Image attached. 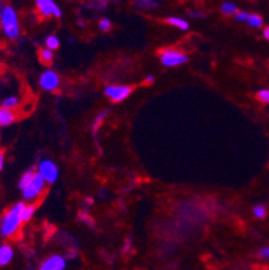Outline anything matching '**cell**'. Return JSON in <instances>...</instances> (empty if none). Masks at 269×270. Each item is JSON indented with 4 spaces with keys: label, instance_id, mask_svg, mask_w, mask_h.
Masks as SVG:
<instances>
[{
    "label": "cell",
    "instance_id": "6da1fadb",
    "mask_svg": "<svg viewBox=\"0 0 269 270\" xmlns=\"http://www.w3.org/2000/svg\"><path fill=\"white\" fill-rule=\"evenodd\" d=\"M26 203L19 202L14 204L10 210L3 215L0 221V235L2 237H12L19 231L22 226V211H23Z\"/></svg>",
    "mask_w": 269,
    "mask_h": 270
},
{
    "label": "cell",
    "instance_id": "7a4b0ae2",
    "mask_svg": "<svg viewBox=\"0 0 269 270\" xmlns=\"http://www.w3.org/2000/svg\"><path fill=\"white\" fill-rule=\"evenodd\" d=\"M0 24H2V30H3L4 35L10 38V39H15L20 35L19 19H18V14H16L15 8L12 6H4Z\"/></svg>",
    "mask_w": 269,
    "mask_h": 270
},
{
    "label": "cell",
    "instance_id": "3957f363",
    "mask_svg": "<svg viewBox=\"0 0 269 270\" xmlns=\"http://www.w3.org/2000/svg\"><path fill=\"white\" fill-rule=\"evenodd\" d=\"M159 60L166 68H176L189 62V56L176 48H164L159 52Z\"/></svg>",
    "mask_w": 269,
    "mask_h": 270
},
{
    "label": "cell",
    "instance_id": "277c9868",
    "mask_svg": "<svg viewBox=\"0 0 269 270\" xmlns=\"http://www.w3.org/2000/svg\"><path fill=\"white\" fill-rule=\"evenodd\" d=\"M36 172L43 178L46 184L56 183L57 180H58V176H60V171H58L57 164L50 159L40 160L39 163H38V170H36Z\"/></svg>",
    "mask_w": 269,
    "mask_h": 270
},
{
    "label": "cell",
    "instance_id": "5b68a950",
    "mask_svg": "<svg viewBox=\"0 0 269 270\" xmlns=\"http://www.w3.org/2000/svg\"><path fill=\"white\" fill-rule=\"evenodd\" d=\"M133 88L128 85H108L104 89V94L111 99L112 102H121L124 99H127L132 94Z\"/></svg>",
    "mask_w": 269,
    "mask_h": 270
},
{
    "label": "cell",
    "instance_id": "8992f818",
    "mask_svg": "<svg viewBox=\"0 0 269 270\" xmlns=\"http://www.w3.org/2000/svg\"><path fill=\"white\" fill-rule=\"evenodd\" d=\"M44 187H46L44 179L38 172H35V175L32 178L31 183L22 191V192H23V198L26 199V200H28V202H30V200H35V199L43 192Z\"/></svg>",
    "mask_w": 269,
    "mask_h": 270
},
{
    "label": "cell",
    "instance_id": "52a82bcc",
    "mask_svg": "<svg viewBox=\"0 0 269 270\" xmlns=\"http://www.w3.org/2000/svg\"><path fill=\"white\" fill-rule=\"evenodd\" d=\"M35 6L38 12H39L42 16H44V18H49V16L61 18V16H62L61 8L58 7V4L54 3L53 0H38Z\"/></svg>",
    "mask_w": 269,
    "mask_h": 270
},
{
    "label": "cell",
    "instance_id": "ba28073f",
    "mask_svg": "<svg viewBox=\"0 0 269 270\" xmlns=\"http://www.w3.org/2000/svg\"><path fill=\"white\" fill-rule=\"evenodd\" d=\"M61 84L60 76L53 70H46L42 73V76L39 78V85L40 88L46 91H54L58 89Z\"/></svg>",
    "mask_w": 269,
    "mask_h": 270
},
{
    "label": "cell",
    "instance_id": "9c48e42d",
    "mask_svg": "<svg viewBox=\"0 0 269 270\" xmlns=\"http://www.w3.org/2000/svg\"><path fill=\"white\" fill-rule=\"evenodd\" d=\"M67 266L66 258L61 254L50 255L39 265V270H65Z\"/></svg>",
    "mask_w": 269,
    "mask_h": 270
},
{
    "label": "cell",
    "instance_id": "30bf717a",
    "mask_svg": "<svg viewBox=\"0 0 269 270\" xmlns=\"http://www.w3.org/2000/svg\"><path fill=\"white\" fill-rule=\"evenodd\" d=\"M16 115L15 112L11 109H6V107L0 106V127H8L12 123H15Z\"/></svg>",
    "mask_w": 269,
    "mask_h": 270
},
{
    "label": "cell",
    "instance_id": "8fae6325",
    "mask_svg": "<svg viewBox=\"0 0 269 270\" xmlns=\"http://www.w3.org/2000/svg\"><path fill=\"white\" fill-rule=\"evenodd\" d=\"M14 258V249L10 245L0 246V266H7Z\"/></svg>",
    "mask_w": 269,
    "mask_h": 270
},
{
    "label": "cell",
    "instance_id": "7c38bea8",
    "mask_svg": "<svg viewBox=\"0 0 269 270\" xmlns=\"http://www.w3.org/2000/svg\"><path fill=\"white\" fill-rule=\"evenodd\" d=\"M166 22L168 24H171V26L179 28L181 31H187L189 27H190L189 22H187L186 19H183V18H179V16H170V18H166Z\"/></svg>",
    "mask_w": 269,
    "mask_h": 270
},
{
    "label": "cell",
    "instance_id": "4fadbf2b",
    "mask_svg": "<svg viewBox=\"0 0 269 270\" xmlns=\"http://www.w3.org/2000/svg\"><path fill=\"white\" fill-rule=\"evenodd\" d=\"M133 6L138 10H144V11H151V10H155L160 6V3L158 2H154V0H136L133 2Z\"/></svg>",
    "mask_w": 269,
    "mask_h": 270
},
{
    "label": "cell",
    "instance_id": "5bb4252c",
    "mask_svg": "<svg viewBox=\"0 0 269 270\" xmlns=\"http://www.w3.org/2000/svg\"><path fill=\"white\" fill-rule=\"evenodd\" d=\"M108 113H109V111H101L99 115L96 116L95 121H93V124H92V133H93L95 136L97 135V132L100 131V128L103 127L104 120L107 119Z\"/></svg>",
    "mask_w": 269,
    "mask_h": 270
},
{
    "label": "cell",
    "instance_id": "9a60e30c",
    "mask_svg": "<svg viewBox=\"0 0 269 270\" xmlns=\"http://www.w3.org/2000/svg\"><path fill=\"white\" fill-rule=\"evenodd\" d=\"M36 203H28V204H26L23 208V211H22V222H28L30 219L34 217V214H35L36 211Z\"/></svg>",
    "mask_w": 269,
    "mask_h": 270
},
{
    "label": "cell",
    "instance_id": "2e32d148",
    "mask_svg": "<svg viewBox=\"0 0 269 270\" xmlns=\"http://www.w3.org/2000/svg\"><path fill=\"white\" fill-rule=\"evenodd\" d=\"M35 172L36 171H34V170H28V171L24 172L23 175H22V178H20V180H19V188H20V190L23 191L24 188H26V187H27L28 184H30V183H31L32 178H34V175H35Z\"/></svg>",
    "mask_w": 269,
    "mask_h": 270
},
{
    "label": "cell",
    "instance_id": "e0dca14e",
    "mask_svg": "<svg viewBox=\"0 0 269 270\" xmlns=\"http://www.w3.org/2000/svg\"><path fill=\"white\" fill-rule=\"evenodd\" d=\"M221 12L226 16L236 15L238 12V7L234 3H232V2H225V3H222L221 6Z\"/></svg>",
    "mask_w": 269,
    "mask_h": 270
},
{
    "label": "cell",
    "instance_id": "ac0fdd59",
    "mask_svg": "<svg viewBox=\"0 0 269 270\" xmlns=\"http://www.w3.org/2000/svg\"><path fill=\"white\" fill-rule=\"evenodd\" d=\"M38 57H39V60L43 62V64L49 65L53 62V58H54V52L52 50H49V48H40L39 52H38Z\"/></svg>",
    "mask_w": 269,
    "mask_h": 270
},
{
    "label": "cell",
    "instance_id": "d6986e66",
    "mask_svg": "<svg viewBox=\"0 0 269 270\" xmlns=\"http://www.w3.org/2000/svg\"><path fill=\"white\" fill-rule=\"evenodd\" d=\"M18 106H19V98H18V97H15V95H11V97L4 98L3 102H2V107H6V109H11V111H14V109Z\"/></svg>",
    "mask_w": 269,
    "mask_h": 270
},
{
    "label": "cell",
    "instance_id": "ffe728a7",
    "mask_svg": "<svg viewBox=\"0 0 269 270\" xmlns=\"http://www.w3.org/2000/svg\"><path fill=\"white\" fill-rule=\"evenodd\" d=\"M60 46H61V40L58 36L50 35L46 38V48H49V50L54 51V50H58Z\"/></svg>",
    "mask_w": 269,
    "mask_h": 270
},
{
    "label": "cell",
    "instance_id": "44dd1931",
    "mask_svg": "<svg viewBox=\"0 0 269 270\" xmlns=\"http://www.w3.org/2000/svg\"><path fill=\"white\" fill-rule=\"evenodd\" d=\"M248 24H249L250 27L258 28V27H262L264 20H262L261 16L257 15V14H250L249 19H248Z\"/></svg>",
    "mask_w": 269,
    "mask_h": 270
},
{
    "label": "cell",
    "instance_id": "7402d4cb",
    "mask_svg": "<svg viewBox=\"0 0 269 270\" xmlns=\"http://www.w3.org/2000/svg\"><path fill=\"white\" fill-rule=\"evenodd\" d=\"M78 219L79 221H82V223H86L87 226L93 227V225H95V221L92 219V217L89 215V212H87V211H79Z\"/></svg>",
    "mask_w": 269,
    "mask_h": 270
},
{
    "label": "cell",
    "instance_id": "603a6c76",
    "mask_svg": "<svg viewBox=\"0 0 269 270\" xmlns=\"http://www.w3.org/2000/svg\"><path fill=\"white\" fill-rule=\"evenodd\" d=\"M253 215L257 219H264L266 217V208L262 204H257L253 207Z\"/></svg>",
    "mask_w": 269,
    "mask_h": 270
},
{
    "label": "cell",
    "instance_id": "cb8c5ba5",
    "mask_svg": "<svg viewBox=\"0 0 269 270\" xmlns=\"http://www.w3.org/2000/svg\"><path fill=\"white\" fill-rule=\"evenodd\" d=\"M256 98L262 103H269V89H261L256 93Z\"/></svg>",
    "mask_w": 269,
    "mask_h": 270
},
{
    "label": "cell",
    "instance_id": "d4e9b609",
    "mask_svg": "<svg viewBox=\"0 0 269 270\" xmlns=\"http://www.w3.org/2000/svg\"><path fill=\"white\" fill-rule=\"evenodd\" d=\"M111 28H112V23H111V20L108 19V18H103V19H100V22H99L100 31L107 32V31H109Z\"/></svg>",
    "mask_w": 269,
    "mask_h": 270
},
{
    "label": "cell",
    "instance_id": "484cf974",
    "mask_svg": "<svg viewBox=\"0 0 269 270\" xmlns=\"http://www.w3.org/2000/svg\"><path fill=\"white\" fill-rule=\"evenodd\" d=\"M250 14H248V12H244V11H238L236 15H234V19L237 20V22H248V19H249Z\"/></svg>",
    "mask_w": 269,
    "mask_h": 270
},
{
    "label": "cell",
    "instance_id": "4316f807",
    "mask_svg": "<svg viewBox=\"0 0 269 270\" xmlns=\"http://www.w3.org/2000/svg\"><path fill=\"white\" fill-rule=\"evenodd\" d=\"M257 255L262 259H268L269 258V246L261 247V249L257 251Z\"/></svg>",
    "mask_w": 269,
    "mask_h": 270
},
{
    "label": "cell",
    "instance_id": "83f0119b",
    "mask_svg": "<svg viewBox=\"0 0 269 270\" xmlns=\"http://www.w3.org/2000/svg\"><path fill=\"white\" fill-rule=\"evenodd\" d=\"M155 82V76H152V74H150V76H147L146 78H144V84L146 85H152Z\"/></svg>",
    "mask_w": 269,
    "mask_h": 270
},
{
    "label": "cell",
    "instance_id": "f1b7e54d",
    "mask_svg": "<svg viewBox=\"0 0 269 270\" xmlns=\"http://www.w3.org/2000/svg\"><path fill=\"white\" fill-rule=\"evenodd\" d=\"M131 245H132L131 238H128L127 241H125V243H124V249H123V250H124V251H128V250H129V249H131Z\"/></svg>",
    "mask_w": 269,
    "mask_h": 270
},
{
    "label": "cell",
    "instance_id": "f546056e",
    "mask_svg": "<svg viewBox=\"0 0 269 270\" xmlns=\"http://www.w3.org/2000/svg\"><path fill=\"white\" fill-rule=\"evenodd\" d=\"M3 166H4V153L3 152H0V171L3 170Z\"/></svg>",
    "mask_w": 269,
    "mask_h": 270
},
{
    "label": "cell",
    "instance_id": "4dcf8cb0",
    "mask_svg": "<svg viewBox=\"0 0 269 270\" xmlns=\"http://www.w3.org/2000/svg\"><path fill=\"white\" fill-rule=\"evenodd\" d=\"M262 36H264L265 39L269 40V27L264 28V31H262Z\"/></svg>",
    "mask_w": 269,
    "mask_h": 270
},
{
    "label": "cell",
    "instance_id": "1f68e13d",
    "mask_svg": "<svg viewBox=\"0 0 269 270\" xmlns=\"http://www.w3.org/2000/svg\"><path fill=\"white\" fill-rule=\"evenodd\" d=\"M189 15L194 16V18H199V16H203L201 12H195V11H189Z\"/></svg>",
    "mask_w": 269,
    "mask_h": 270
},
{
    "label": "cell",
    "instance_id": "d6a6232c",
    "mask_svg": "<svg viewBox=\"0 0 269 270\" xmlns=\"http://www.w3.org/2000/svg\"><path fill=\"white\" fill-rule=\"evenodd\" d=\"M85 203H86L87 206H92V204H93V198H85Z\"/></svg>",
    "mask_w": 269,
    "mask_h": 270
},
{
    "label": "cell",
    "instance_id": "836d02e7",
    "mask_svg": "<svg viewBox=\"0 0 269 270\" xmlns=\"http://www.w3.org/2000/svg\"><path fill=\"white\" fill-rule=\"evenodd\" d=\"M3 10H4V6H3V3L0 2V20H2V15H3Z\"/></svg>",
    "mask_w": 269,
    "mask_h": 270
},
{
    "label": "cell",
    "instance_id": "e575fe53",
    "mask_svg": "<svg viewBox=\"0 0 269 270\" xmlns=\"http://www.w3.org/2000/svg\"><path fill=\"white\" fill-rule=\"evenodd\" d=\"M0 73H2V66H0Z\"/></svg>",
    "mask_w": 269,
    "mask_h": 270
},
{
    "label": "cell",
    "instance_id": "d590c367",
    "mask_svg": "<svg viewBox=\"0 0 269 270\" xmlns=\"http://www.w3.org/2000/svg\"><path fill=\"white\" fill-rule=\"evenodd\" d=\"M266 270H269V269H266Z\"/></svg>",
    "mask_w": 269,
    "mask_h": 270
},
{
    "label": "cell",
    "instance_id": "8d00e7d4",
    "mask_svg": "<svg viewBox=\"0 0 269 270\" xmlns=\"http://www.w3.org/2000/svg\"><path fill=\"white\" fill-rule=\"evenodd\" d=\"M0 221H2V219H0Z\"/></svg>",
    "mask_w": 269,
    "mask_h": 270
},
{
    "label": "cell",
    "instance_id": "74e56055",
    "mask_svg": "<svg viewBox=\"0 0 269 270\" xmlns=\"http://www.w3.org/2000/svg\"><path fill=\"white\" fill-rule=\"evenodd\" d=\"M0 246H2V245H0Z\"/></svg>",
    "mask_w": 269,
    "mask_h": 270
}]
</instances>
